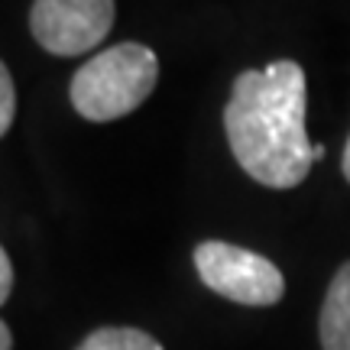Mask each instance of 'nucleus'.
<instances>
[{
	"label": "nucleus",
	"mask_w": 350,
	"mask_h": 350,
	"mask_svg": "<svg viewBox=\"0 0 350 350\" xmlns=\"http://www.w3.org/2000/svg\"><path fill=\"white\" fill-rule=\"evenodd\" d=\"M308 85L292 59L240 72L224 107L230 152L253 182L295 188L314 165V143L305 130Z\"/></svg>",
	"instance_id": "f257e3e1"
},
{
	"label": "nucleus",
	"mask_w": 350,
	"mask_h": 350,
	"mask_svg": "<svg viewBox=\"0 0 350 350\" xmlns=\"http://www.w3.org/2000/svg\"><path fill=\"white\" fill-rule=\"evenodd\" d=\"M159 81V59L143 42H120L88 59L72 78V107L91 124L133 113Z\"/></svg>",
	"instance_id": "f03ea898"
},
{
	"label": "nucleus",
	"mask_w": 350,
	"mask_h": 350,
	"mask_svg": "<svg viewBox=\"0 0 350 350\" xmlns=\"http://www.w3.org/2000/svg\"><path fill=\"white\" fill-rule=\"evenodd\" d=\"M195 269L211 292L237 301V305L269 308L286 295V279L273 260L243 250V247H234V243H224V240L198 243Z\"/></svg>",
	"instance_id": "7ed1b4c3"
},
{
	"label": "nucleus",
	"mask_w": 350,
	"mask_h": 350,
	"mask_svg": "<svg viewBox=\"0 0 350 350\" xmlns=\"http://www.w3.org/2000/svg\"><path fill=\"white\" fill-rule=\"evenodd\" d=\"M113 26V0H33L29 29L52 55H85Z\"/></svg>",
	"instance_id": "20e7f679"
},
{
	"label": "nucleus",
	"mask_w": 350,
	"mask_h": 350,
	"mask_svg": "<svg viewBox=\"0 0 350 350\" xmlns=\"http://www.w3.org/2000/svg\"><path fill=\"white\" fill-rule=\"evenodd\" d=\"M318 334L325 350H350V260L334 273L327 286Z\"/></svg>",
	"instance_id": "39448f33"
},
{
	"label": "nucleus",
	"mask_w": 350,
	"mask_h": 350,
	"mask_svg": "<svg viewBox=\"0 0 350 350\" xmlns=\"http://www.w3.org/2000/svg\"><path fill=\"white\" fill-rule=\"evenodd\" d=\"M78 350H163V344L139 327H98L78 344Z\"/></svg>",
	"instance_id": "423d86ee"
},
{
	"label": "nucleus",
	"mask_w": 350,
	"mask_h": 350,
	"mask_svg": "<svg viewBox=\"0 0 350 350\" xmlns=\"http://www.w3.org/2000/svg\"><path fill=\"white\" fill-rule=\"evenodd\" d=\"M13 113H16V88H13L10 68L0 62V137L10 130Z\"/></svg>",
	"instance_id": "0eeeda50"
},
{
	"label": "nucleus",
	"mask_w": 350,
	"mask_h": 350,
	"mask_svg": "<svg viewBox=\"0 0 350 350\" xmlns=\"http://www.w3.org/2000/svg\"><path fill=\"white\" fill-rule=\"evenodd\" d=\"M10 288H13V266H10L7 250L0 247V305L10 299Z\"/></svg>",
	"instance_id": "6e6552de"
},
{
	"label": "nucleus",
	"mask_w": 350,
	"mask_h": 350,
	"mask_svg": "<svg viewBox=\"0 0 350 350\" xmlns=\"http://www.w3.org/2000/svg\"><path fill=\"white\" fill-rule=\"evenodd\" d=\"M13 347V338H10V327L0 321V350H10Z\"/></svg>",
	"instance_id": "1a4fd4ad"
},
{
	"label": "nucleus",
	"mask_w": 350,
	"mask_h": 350,
	"mask_svg": "<svg viewBox=\"0 0 350 350\" xmlns=\"http://www.w3.org/2000/svg\"><path fill=\"white\" fill-rule=\"evenodd\" d=\"M340 169H344V178L350 182V139H347V150H344V165Z\"/></svg>",
	"instance_id": "9d476101"
},
{
	"label": "nucleus",
	"mask_w": 350,
	"mask_h": 350,
	"mask_svg": "<svg viewBox=\"0 0 350 350\" xmlns=\"http://www.w3.org/2000/svg\"><path fill=\"white\" fill-rule=\"evenodd\" d=\"M325 146H321V143H314V163H318V159H325Z\"/></svg>",
	"instance_id": "9b49d317"
}]
</instances>
